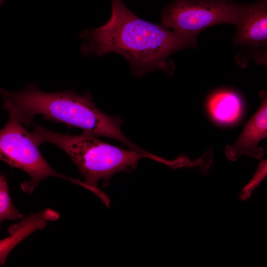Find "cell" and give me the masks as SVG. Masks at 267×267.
<instances>
[{"label": "cell", "mask_w": 267, "mask_h": 267, "mask_svg": "<svg viewBox=\"0 0 267 267\" xmlns=\"http://www.w3.org/2000/svg\"><path fill=\"white\" fill-rule=\"evenodd\" d=\"M23 217L24 215L12 203L6 178L0 174V229L3 221L20 220Z\"/></svg>", "instance_id": "30bf717a"}, {"label": "cell", "mask_w": 267, "mask_h": 267, "mask_svg": "<svg viewBox=\"0 0 267 267\" xmlns=\"http://www.w3.org/2000/svg\"><path fill=\"white\" fill-rule=\"evenodd\" d=\"M32 125V133L39 144L48 142L64 151L84 177L86 188L96 194L108 207L110 200L97 188L98 181L102 180L104 186H107L113 176L135 169L140 159H157V156L147 152L114 146L86 132L79 134H62L34 122Z\"/></svg>", "instance_id": "3957f363"}, {"label": "cell", "mask_w": 267, "mask_h": 267, "mask_svg": "<svg viewBox=\"0 0 267 267\" xmlns=\"http://www.w3.org/2000/svg\"><path fill=\"white\" fill-rule=\"evenodd\" d=\"M40 145L33 134L11 116L0 130V160L29 175V180L21 184L22 190L28 194L33 192L41 181L49 177L71 182L74 179L53 169L42 155Z\"/></svg>", "instance_id": "277c9868"}, {"label": "cell", "mask_w": 267, "mask_h": 267, "mask_svg": "<svg viewBox=\"0 0 267 267\" xmlns=\"http://www.w3.org/2000/svg\"><path fill=\"white\" fill-rule=\"evenodd\" d=\"M112 13L103 25L84 30L79 37L86 41L81 51L86 56L115 53L128 62L138 77L155 70L172 76L175 70L169 59L175 52L197 45V38L178 34L161 24L144 20L130 10L122 0H111Z\"/></svg>", "instance_id": "6da1fadb"}, {"label": "cell", "mask_w": 267, "mask_h": 267, "mask_svg": "<svg viewBox=\"0 0 267 267\" xmlns=\"http://www.w3.org/2000/svg\"><path fill=\"white\" fill-rule=\"evenodd\" d=\"M0 95L3 101L2 108L9 116L27 128L34 123L33 118L36 115L41 114L53 122L64 123L69 128H80L96 136L111 138L132 149L138 148L122 132V119L100 111L89 91L83 95L73 90L44 92L32 82L16 91L1 89Z\"/></svg>", "instance_id": "7a4b0ae2"}, {"label": "cell", "mask_w": 267, "mask_h": 267, "mask_svg": "<svg viewBox=\"0 0 267 267\" xmlns=\"http://www.w3.org/2000/svg\"><path fill=\"white\" fill-rule=\"evenodd\" d=\"M234 0H175L161 12V24L184 36L197 38L204 30L233 23Z\"/></svg>", "instance_id": "5b68a950"}, {"label": "cell", "mask_w": 267, "mask_h": 267, "mask_svg": "<svg viewBox=\"0 0 267 267\" xmlns=\"http://www.w3.org/2000/svg\"><path fill=\"white\" fill-rule=\"evenodd\" d=\"M3 0H0V6H1L2 4L3 3Z\"/></svg>", "instance_id": "7c38bea8"}, {"label": "cell", "mask_w": 267, "mask_h": 267, "mask_svg": "<svg viewBox=\"0 0 267 267\" xmlns=\"http://www.w3.org/2000/svg\"><path fill=\"white\" fill-rule=\"evenodd\" d=\"M57 212L46 209L23 217L8 228L9 235L0 240V266L4 265L10 252L24 239L34 232L45 227L49 221L59 218Z\"/></svg>", "instance_id": "ba28073f"}, {"label": "cell", "mask_w": 267, "mask_h": 267, "mask_svg": "<svg viewBox=\"0 0 267 267\" xmlns=\"http://www.w3.org/2000/svg\"><path fill=\"white\" fill-rule=\"evenodd\" d=\"M262 102L254 115L245 124L240 135L232 145L225 147V155L230 161H235L245 155L260 159L264 155L259 142L267 135V95L265 90L259 93Z\"/></svg>", "instance_id": "52a82bcc"}, {"label": "cell", "mask_w": 267, "mask_h": 267, "mask_svg": "<svg viewBox=\"0 0 267 267\" xmlns=\"http://www.w3.org/2000/svg\"><path fill=\"white\" fill-rule=\"evenodd\" d=\"M267 160H263L259 164L257 169L250 181L243 187L239 193L241 200L244 201L249 199L253 191L267 176Z\"/></svg>", "instance_id": "8fae6325"}, {"label": "cell", "mask_w": 267, "mask_h": 267, "mask_svg": "<svg viewBox=\"0 0 267 267\" xmlns=\"http://www.w3.org/2000/svg\"><path fill=\"white\" fill-rule=\"evenodd\" d=\"M209 107L213 117L223 123L234 121L241 112L238 96L229 90H221L214 93L209 99Z\"/></svg>", "instance_id": "9c48e42d"}, {"label": "cell", "mask_w": 267, "mask_h": 267, "mask_svg": "<svg viewBox=\"0 0 267 267\" xmlns=\"http://www.w3.org/2000/svg\"><path fill=\"white\" fill-rule=\"evenodd\" d=\"M236 33L235 45L262 48L267 45V0L233 4V23Z\"/></svg>", "instance_id": "8992f818"}]
</instances>
